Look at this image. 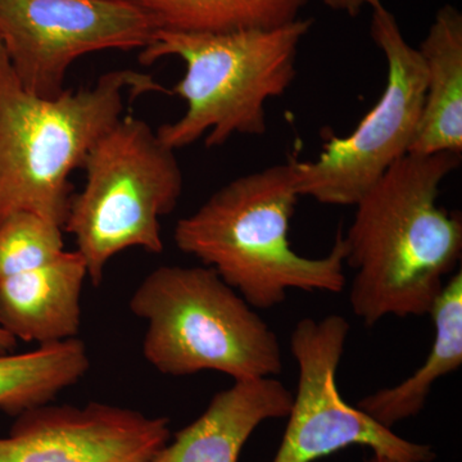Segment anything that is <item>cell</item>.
I'll use <instances>...</instances> for the list:
<instances>
[{"instance_id": "obj_18", "label": "cell", "mask_w": 462, "mask_h": 462, "mask_svg": "<svg viewBox=\"0 0 462 462\" xmlns=\"http://www.w3.org/2000/svg\"><path fill=\"white\" fill-rule=\"evenodd\" d=\"M331 11L346 14L349 17H357L364 8L378 9L383 7L382 0H322Z\"/></svg>"}, {"instance_id": "obj_8", "label": "cell", "mask_w": 462, "mask_h": 462, "mask_svg": "<svg viewBox=\"0 0 462 462\" xmlns=\"http://www.w3.org/2000/svg\"><path fill=\"white\" fill-rule=\"evenodd\" d=\"M349 329L343 316L329 315L302 319L291 331L289 345L300 376L287 430L272 462H315L351 446L369 447L373 454L401 461H433L437 455L430 446L397 436L340 396L337 373Z\"/></svg>"}, {"instance_id": "obj_6", "label": "cell", "mask_w": 462, "mask_h": 462, "mask_svg": "<svg viewBox=\"0 0 462 462\" xmlns=\"http://www.w3.org/2000/svg\"><path fill=\"white\" fill-rule=\"evenodd\" d=\"M83 170L85 185L72 196L63 231L75 236L97 287L116 254L163 251L161 218L178 206L184 178L175 151L147 121L130 115L94 144Z\"/></svg>"}, {"instance_id": "obj_20", "label": "cell", "mask_w": 462, "mask_h": 462, "mask_svg": "<svg viewBox=\"0 0 462 462\" xmlns=\"http://www.w3.org/2000/svg\"><path fill=\"white\" fill-rule=\"evenodd\" d=\"M365 462H410L396 460V458L388 457V456H383L378 454H373L372 457L366 458Z\"/></svg>"}, {"instance_id": "obj_1", "label": "cell", "mask_w": 462, "mask_h": 462, "mask_svg": "<svg viewBox=\"0 0 462 462\" xmlns=\"http://www.w3.org/2000/svg\"><path fill=\"white\" fill-rule=\"evenodd\" d=\"M461 154L407 153L356 203L343 236L356 273L349 303L367 327L430 315L462 254V218L438 205Z\"/></svg>"}, {"instance_id": "obj_5", "label": "cell", "mask_w": 462, "mask_h": 462, "mask_svg": "<svg viewBox=\"0 0 462 462\" xmlns=\"http://www.w3.org/2000/svg\"><path fill=\"white\" fill-rule=\"evenodd\" d=\"M130 310L148 324L145 360L166 375L217 372L238 382L282 372L275 331L205 264L153 270L134 291Z\"/></svg>"}, {"instance_id": "obj_14", "label": "cell", "mask_w": 462, "mask_h": 462, "mask_svg": "<svg viewBox=\"0 0 462 462\" xmlns=\"http://www.w3.org/2000/svg\"><path fill=\"white\" fill-rule=\"evenodd\" d=\"M433 346L425 363L409 378L392 388L380 389L356 406L383 427L419 415L438 380L457 372L462 364V272L455 273L431 307Z\"/></svg>"}, {"instance_id": "obj_16", "label": "cell", "mask_w": 462, "mask_h": 462, "mask_svg": "<svg viewBox=\"0 0 462 462\" xmlns=\"http://www.w3.org/2000/svg\"><path fill=\"white\" fill-rule=\"evenodd\" d=\"M157 30L226 33L296 23L309 0H132Z\"/></svg>"}, {"instance_id": "obj_4", "label": "cell", "mask_w": 462, "mask_h": 462, "mask_svg": "<svg viewBox=\"0 0 462 462\" xmlns=\"http://www.w3.org/2000/svg\"><path fill=\"white\" fill-rule=\"evenodd\" d=\"M314 21L302 18L272 30L187 33L156 30L141 51L142 65L178 57L185 74L171 93L187 109L173 123L158 127L167 147H189L205 138L206 147L224 145L234 135H263L266 103L282 97L297 75L300 42Z\"/></svg>"}, {"instance_id": "obj_11", "label": "cell", "mask_w": 462, "mask_h": 462, "mask_svg": "<svg viewBox=\"0 0 462 462\" xmlns=\"http://www.w3.org/2000/svg\"><path fill=\"white\" fill-rule=\"evenodd\" d=\"M291 402L293 393L281 380L234 382L149 462H238L254 431L264 421L287 418Z\"/></svg>"}, {"instance_id": "obj_10", "label": "cell", "mask_w": 462, "mask_h": 462, "mask_svg": "<svg viewBox=\"0 0 462 462\" xmlns=\"http://www.w3.org/2000/svg\"><path fill=\"white\" fill-rule=\"evenodd\" d=\"M0 437V462H149L169 442L170 421L90 402L42 404Z\"/></svg>"}, {"instance_id": "obj_9", "label": "cell", "mask_w": 462, "mask_h": 462, "mask_svg": "<svg viewBox=\"0 0 462 462\" xmlns=\"http://www.w3.org/2000/svg\"><path fill=\"white\" fill-rule=\"evenodd\" d=\"M156 30L132 0H0V45L23 87L42 98L66 90L79 58L144 50Z\"/></svg>"}, {"instance_id": "obj_7", "label": "cell", "mask_w": 462, "mask_h": 462, "mask_svg": "<svg viewBox=\"0 0 462 462\" xmlns=\"http://www.w3.org/2000/svg\"><path fill=\"white\" fill-rule=\"evenodd\" d=\"M373 42L387 62L382 96L348 135L331 136L311 162L297 161V191L328 206H355L409 153L424 105V62L404 39L397 18L374 9Z\"/></svg>"}, {"instance_id": "obj_3", "label": "cell", "mask_w": 462, "mask_h": 462, "mask_svg": "<svg viewBox=\"0 0 462 462\" xmlns=\"http://www.w3.org/2000/svg\"><path fill=\"white\" fill-rule=\"evenodd\" d=\"M148 93L171 96L151 75L114 69L89 88L42 98L23 87L0 45V223L32 212L63 229L69 176L123 117L125 102Z\"/></svg>"}, {"instance_id": "obj_12", "label": "cell", "mask_w": 462, "mask_h": 462, "mask_svg": "<svg viewBox=\"0 0 462 462\" xmlns=\"http://www.w3.org/2000/svg\"><path fill=\"white\" fill-rule=\"evenodd\" d=\"M87 278L83 256L65 251L50 263L0 279V327L39 346L76 338Z\"/></svg>"}, {"instance_id": "obj_19", "label": "cell", "mask_w": 462, "mask_h": 462, "mask_svg": "<svg viewBox=\"0 0 462 462\" xmlns=\"http://www.w3.org/2000/svg\"><path fill=\"white\" fill-rule=\"evenodd\" d=\"M16 346L17 339L0 327V354H8Z\"/></svg>"}, {"instance_id": "obj_15", "label": "cell", "mask_w": 462, "mask_h": 462, "mask_svg": "<svg viewBox=\"0 0 462 462\" xmlns=\"http://www.w3.org/2000/svg\"><path fill=\"white\" fill-rule=\"evenodd\" d=\"M90 367L80 339L42 345L25 354H0V410L8 415L48 404Z\"/></svg>"}, {"instance_id": "obj_2", "label": "cell", "mask_w": 462, "mask_h": 462, "mask_svg": "<svg viewBox=\"0 0 462 462\" xmlns=\"http://www.w3.org/2000/svg\"><path fill=\"white\" fill-rule=\"evenodd\" d=\"M297 161L240 176L215 191L173 231L176 247L199 258L247 303L270 310L291 289L340 293L346 245L338 233L324 257L300 256L289 242L296 209Z\"/></svg>"}, {"instance_id": "obj_13", "label": "cell", "mask_w": 462, "mask_h": 462, "mask_svg": "<svg viewBox=\"0 0 462 462\" xmlns=\"http://www.w3.org/2000/svg\"><path fill=\"white\" fill-rule=\"evenodd\" d=\"M424 62V105L410 154H462V14L451 5L437 11L419 48Z\"/></svg>"}, {"instance_id": "obj_17", "label": "cell", "mask_w": 462, "mask_h": 462, "mask_svg": "<svg viewBox=\"0 0 462 462\" xmlns=\"http://www.w3.org/2000/svg\"><path fill=\"white\" fill-rule=\"evenodd\" d=\"M63 229L42 216L17 212L0 223V279L57 260Z\"/></svg>"}]
</instances>
